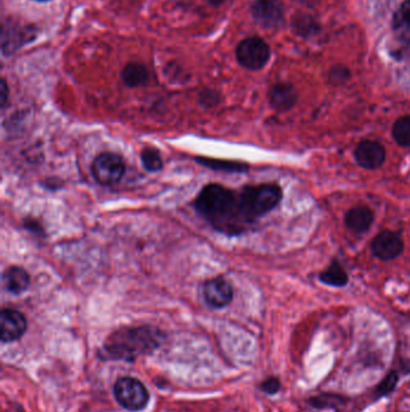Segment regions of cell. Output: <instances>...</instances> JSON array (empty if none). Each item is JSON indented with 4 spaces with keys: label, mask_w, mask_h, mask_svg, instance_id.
I'll return each mask as SVG.
<instances>
[{
    "label": "cell",
    "mask_w": 410,
    "mask_h": 412,
    "mask_svg": "<svg viewBox=\"0 0 410 412\" xmlns=\"http://www.w3.org/2000/svg\"><path fill=\"white\" fill-rule=\"evenodd\" d=\"M18 412H25L21 408H18Z\"/></svg>",
    "instance_id": "30"
},
{
    "label": "cell",
    "mask_w": 410,
    "mask_h": 412,
    "mask_svg": "<svg viewBox=\"0 0 410 412\" xmlns=\"http://www.w3.org/2000/svg\"><path fill=\"white\" fill-rule=\"evenodd\" d=\"M250 13L255 22L266 29L275 28L283 21L284 9L280 0H255Z\"/></svg>",
    "instance_id": "9"
},
{
    "label": "cell",
    "mask_w": 410,
    "mask_h": 412,
    "mask_svg": "<svg viewBox=\"0 0 410 412\" xmlns=\"http://www.w3.org/2000/svg\"><path fill=\"white\" fill-rule=\"evenodd\" d=\"M3 286L11 294H22L30 286L29 274L21 267H9L3 272Z\"/></svg>",
    "instance_id": "14"
},
{
    "label": "cell",
    "mask_w": 410,
    "mask_h": 412,
    "mask_svg": "<svg viewBox=\"0 0 410 412\" xmlns=\"http://www.w3.org/2000/svg\"><path fill=\"white\" fill-rule=\"evenodd\" d=\"M320 280L326 285L343 287L348 284L347 272L343 269L339 262L334 260L330 267L320 274Z\"/></svg>",
    "instance_id": "19"
},
{
    "label": "cell",
    "mask_w": 410,
    "mask_h": 412,
    "mask_svg": "<svg viewBox=\"0 0 410 412\" xmlns=\"http://www.w3.org/2000/svg\"><path fill=\"white\" fill-rule=\"evenodd\" d=\"M403 241L401 237L391 230H383L372 241L371 248L373 255L381 260H392L397 258L403 251Z\"/></svg>",
    "instance_id": "11"
},
{
    "label": "cell",
    "mask_w": 410,
    "mask_h": 412,
    "mask_svg": "<svg viewBox=\"0 0 410 412\" xmlns=\"http://www.w3.org/2000/svg\"><path fill=\"white\" fill-rule=\"evenodd\" d=\"M271 50L261 38L250 36L242 40L236 48L237 62L248 70H260L270 60Z\"/></svg>",
    "instance_id": "7"
},
{
    "label": "cell",
    "mask_w": 410,
    "mask_h": 412,
    "mask_svg": "<svg viewBox=\"0 0 410 412\" xmlns=\"http://www.w3.org/2000/svg\"><path fill=\"white\" fill-rule=\"evenodd\" d=\"M141 161L146 171L149 173H157L160 171L164 166V161L161 158V154L157 149L153 147H146L141 152Z\"/></svg>",
    "instance_id": "22"
},
{
    "label": "cell",
    "mask_w": 410,
    "mask_h": 412,
    "mask_svg": "<svg viewBox=\"0 0 410 412\" xmlns=\"http://www.w3.org/2000/svg\"><path fill=\"white\" fill-rule=\"evenodd\" d=\"M36 36L35 27L23 25L8 18L1 26V52L4 55H11L22 46L32 43Z\"/></svg>",
    "instance_id": "5"
},
{
    "label": "cell",
    "mask_w": 410,
    "mask_h": 412,
    "mask_svg": "<svg viewBox=\"0 0 410 412\" xmlns=\"http://www.w3.org/2000/svg\"><path fill=\"white\" fill-rule=\"evenodd\" d=\"M164 340V332L153 326L119 328L107 336L100 357L106 361H135L157 351Z\"/></svg>",
    "instance_id": "2"
},
{
    "label": "cell",
    "mask_w": 410,
    "mask_h": 412,
    "mask_svg": "<svg viewBox=\"0 0 410 412\" xmlns=\"http://www.w3.org/2000/svg\"><path fill=\"white\" fill-rule=\"evenodd\" d=\"M194 208L217 232L225 235L245 233L255 222L245 211L240 192L219 183L205 186L195 198Z\"/></svg>",
    "instance_id": "1"
},
{
    "label": "cell",
    "mask_w": 410,
    "mask_h": 412,
    "mask_svg": "<svg viewBox=\"0 0 410 412\" xmlns=\"http://www.w3.org/2000/svg\"><path fill=\"white\" fill-rule=\"evenodd\" d=\"M373 220L374 216L372 210L367 206H355L350 208L346 215V225L355 233L367 232L372 225Z\"/></svg>",
    "instance_id": "15"
},
{
    "label": "cell",
    "mask_w": 410,
    "mask_h": 412,
    "mask_svg": "<svg viewBox=\"0 0 410 412\" xmlns=\"http://www.w3.org/2000/svg\"><path fill=\"white\" fill-rule=\"evenodd\" d=\"M23 227H25L27 230H29L30 233L35 234L36 237H43V228L36 220L27 218V220H25V222H23Z\"/></svg>",
    "instance_id": "26"
},
{
    "label": "cell",
    "mask_w": 410,
    "mask_h": 412,
    "mask_svg": "<svg viewBox=\"0 0 410 412\" xmlns=\"http://www.w3.org/2000/svg\"><path fill=\"white\" fill-rule=\"evenodd\" d=\"M398 380H399V374L396 370H391L389 371L386 376H385L381 383H378L376 390H374V395H376V399L383 398L385 395L391 394L395 388L397 386Z\"/></svg>",
    "instance_id": "23"
},
{
    "label": "cell",
    "mask_w": 410,
    "mask_h": 412,
    "mask_svg": "<svg viewBox=\"0 0 410 412\" xmlns=\"http://www.w3.org/2000/svg\"><path fill=\"white\" fill-rule=\"evenodd\" d=\"M392 136L399 146L410 147V116H403L395 122Z\"/></svg>",
    "instance_id": "21"
},
{
    "label": "cell",
    "mask_w": 410,
    "mask_h": 412,
    "mask_svg": "<svg viewBox=\"0 0 410 412\" xmlns=\"http://www.w3.org/2000/svg\"><path fill=\"white\" fill-rule=\"evenodd\" d=\"M199 100L203 107H216L217 104H219L220 95L216 91L206 90L200 93Z\"/></svg>",
    "instance_id": "25"
},
{
    "label": "cell",
    "mask_w": 410,
    "mask_h": 412,
    "mask_svg": "<svg viewBox=\"0 0 410 412\" xmlns=\"http://www.w3.org/2000/svg\"><path fill=\"white\" fill-rule=\"evenodd\" d=\"M124 173L125 163L117 153H100L92 163V175L94 180L102 186H112L118 183L124 176Z\"/></svg>",
    "instance_id": "6"
},
{
    "label": "cell",
    "mask_w": 410,
    "mask_h": 412,
    "mask_svg": "<svg viewBox=\"0 0 410 412\" xmlns=\"http://www.w3.org/2000/svg\"><path fill=\"white\" fill-rule=\"evenodd\" d=\"M268 99L271 107L275 110H290L296 102L297 92L294 86L289 84H277L271 88Z\"/></svg>",
    "instance_id": "13"
},
{
    "label": "cell",
    "mask_w": 410,
    "mask_h": 412,
    "mask_svg": "<svg viewBox=\"0 0 410 412\" xmlns=\"http://www.w3.org/2000/svg\"><path fill=\"white\" fill-rule=\"evenodd\" d=\"M34 1H38V3H46V1H50V0H34Z\"/></svg>",
    "instance_id": "29"
},
{
    "label": "cell",
    "mask_w": 410,
    "mask_h": 412,
    "mask_svg": "<svg viewBox=\"0 0 410 412\" xmlns=\"http://www.w3.org/2000/svg\"><path fill=\"white\" fill-rule=\"evenodd\" d=\"M385 157L384 146L376 141H362L355 149L356 161L362 168L369 171L381 168L384 164Z\"/></svg>",
    "instance_id": "12"
},
{
    "label": "cell",
    "mask_w": 410,
    "mask_h": 412,
    "mask_svg": "<svg viewBox=\"0 0 410 412\" xmlns=\"http://www.w3.org/2000/svg\"><path fill=\"white\" fill-rule=\"evenodd\" d=\"M280 388H282L280 380L275 378V376H271V378H266L265 381L260 383V390L268 395L277 394L280 391Z\"/></svg>",
    "instance_id": "24"
},
{
    "label": "cell",
    "mask_w": 410,
    "mask_h": 412,
    "mask_svg": "<svg viewBox=\"0 0 410 412\" xmlns=\"http://www.w3.org/2000/svg\"><path fill=\"white\" fill-rule=\"evenodd\" d=\"M205 1H207L208 4L213 5V6H218V5L225 3L226 0H205Z\"/></svg>",
    "instance_id": "28"
},
{
    "label": "cell",
    "mask_w": 410,
    "mask_h": 412,
    "mask_svg": "<svg viewBox=\"0 0 410 412\" xmlns=\"http://www.w3.org/2000/svg\"><path fill=\"white\" fill-rule=\"evenodd\" d=\"M121 77L124 85L130 88H135V87L147 85L151 79V74L144 64L140 62H130L124 67Z\"/></svg>",
    "instance_id": "16"
},
{
    "label": "cell",
    "mask_w": 410,
    "mask_h": 412,
    "mask_svg": "<svg viewBox=\"0 0 410 412\" xmlns=\"http://www.w3.org/2000/svg\"><path fill=\"white\" fill-rule=\"evenodd\" d=\"M195 161L203 166H207L213 171H228V173H245L248 166L241 161H226V159H214V158L196 157Z\"/></svg>",
    "instance_id": "18"
},
{
    "label": "cell",
    "mask_w": 410,
    "mask_h": 412,
    "mask_svg": "<svg viewBox=\"0 0 410 412\" xmlns=\"http://www.w3.org/2000/svg\"><path fill=\"white\" fill-rule=\"evenodd\" d=\"M9 87L5 79H1V84H0V104H1V109L5 110V107L8 105V100H9Z\"/></svg>",
    "instance_id": "27"
},
{
    "label": "cell",
    "mask_w": 410,
    "mask_h": 412,
    "mask_svg": "<svg viewBox=\"0 0 410 412\" xmlns=\"http://www.w3.org/2000/svg\"><path fill=\"white\" fill-rule=\"evenodd\" d=\"M203 297L212 309H224L233 302V286L223 277H213L203 284Z\"/></svg>",
    "instance_id": "8"
},
{
    "label": "cell",
    "mask_w": 410,
    "mask_h": 412,
    "mask_svg": "<svg viewBox=\"0 0 410 412\" xmlns=\"http://www.w3.org/2000/svg\"><path fill=\"white\" fill-rule=\"evenodd\" d=\"M347 401V397L337 394V393H320V394L314 395L308 399L309 405L312 408H317V410H326V408L337 410V408L344 406Z\"/></svg>",
    "instance_id": "17"
},
{
    "label": "cell",
    "mask_w": 410,
    "mask_h": 412,
    "mask_svg": "<svg viewBox=\"0 0 410 412\" xmlns=\"http://www.w3.org/2000/svg\"><path fill=\"white\" fill-rule=\"evenodd\" d=\"M26 316L15 309H4L0 312V339L6 343L20 340L27 332Z\"/></svg>",
    "instance_id": "10"
},
{
    "label": "cell",
    "mask_w": 410,
    "mask_h": 412,
    "mask_svg": "<svg viewBox=\"0 0 410 412\" xmlns=\"http://www.w3.org/2000/svg\"><path fill=\"white\" fill-rule=\"evenodd\" d=\"M392 23L396 32L410 38V0H406L398 8L393 16Z\"/></svg>",
    "instance_id": "20"
},
{
    "label": "cell",
    "mask_w": 410,
    "mask_h": 412,
    "mask_svg": "<svg viewBox=\"0 0 410 412\" xmlns=\"http://www.w3.org/2000/svg\"><path fill=\"white\" fill-rule=\"evenodd\" d=\"M114 399L128 411L144 410L149 401V392L140 380L131 376L119 378L114 386Z\"/></svg>",
    "instance_id": "4"
},
{
    "label": "cell",
    "mask_w": 410,
    "mask_h": 412,
    "mask_svg": "<svg viewBox=\"0 0 410 412\" xmlns=\"http://www.w3.org/2000/svg\"><path fill=\"white\" fill-rule=\"evenodd\" d=\"M242 204L245 211L254 221L258 217L270 213L280 204L283 192L277 185H258V186H245L240 191Z\"/></svg>",
    "instance_id": "3"
}]
</instances>
